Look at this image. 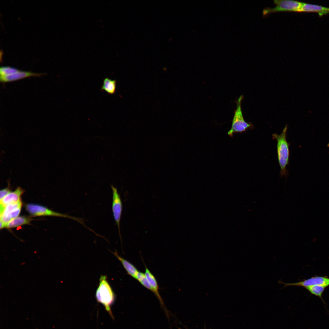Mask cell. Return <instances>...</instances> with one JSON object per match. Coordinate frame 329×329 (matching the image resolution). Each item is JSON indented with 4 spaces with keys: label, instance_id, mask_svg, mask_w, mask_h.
Instances as JSON below:
<instances>
[{
    "label": "cell",
    "instance_id": "1",
    "mask_svg": "<svg viewBox=\"0 0 329 329\" xmlns=\"http://www.w3.org/2000/svg\"><path fill=\"white\" fill-rule=\"evenodd\" d=\"M95 297L97 302L104 306L105 310L114 320L111 308L115 302V295L105 275H101L100 278Z\"/></svg>",
    "mask_w": 329,
    "mask_h": 329
},
{
    "label": "cell",
    "instance_id": "2",
    "mask_svg": "<svg viewBox=\"0 0 329 329\" xmlns=\"http://www.w3.org/2000/svg\"><path fill=\"white\" fill-rule=\"evenodd\" d=\"M288 126L286 125L282 133L280 135L272 134L273 138L277 141V152L278 161L280 167L281 175L286 176L287 174L286 167L288 164L289 156V144L286 140Z\"/></svg>",
    "mask_w": 329,
    "mask_h": 329
},
{
    "label": "cell",
    "instance_id": "3",
    "mask_svg": "<svg viewBox=\"0 0 329 329\" xmlns=\"http://www.w3.org/2000/svg\"><path fill=\"white\" fill-rule=\"evenodd\" d=\"M243 97L242 95H241L236 102V108L235 111L232 127L228 132V135L231 137H233L235 133H241L248 129L253 127V124L246 122L243 117L241 109V102Z\"/></svg>",
    "mask_w": 329,
    "mask_h": 329
},
{
    "label": "cell",
    "instance_id": "4",
    "mask_svg": "<svg viewBox=\"0 0 329 329\" xmlns=\"http://www.w3.org/2000/svg\"><path fill=\"white\" fill-rule=\"evenodd\" d=\"M26 208L29 213L34 216H50L69 218L77 221L89 230L90 229L86 225L84 221L82 218L56 212L45 207L37 204L29 203L26 205Z\"/></svg>",
    "mask_w": 329,
    "mask_h": 329
},
{
    "label": "cell",
    "instance_id": "5",
    "mask_svg": "<svg viewBox=\"0 0 329 329\" xmlns=\"http://www.w3.org/2000/svg\"><path fill=\"white\" fill-rule=\"evenodd\" d=\"M274 1L276 6L274 8H268L264 9L263 12L264 16L279 12H299L303 3L297 1L290 0H274Z\"/></svg>",
    "mask_w": 329,
    "mask_h": 329
},
{
    "label": "cell",
    "instance_id": "6",
    "mask_svg": "<svg viewBox=\"0 0 329 329\" xmlns=\"http://www.w3.org/2000/svg\"><path fill=\"white\" fill-rule=\"evenodd\" d=\"M278 282L284 285L282 288L291 286H301L305 288L315 285H321L326 288L329 286V278L327 276H316L295 283H285L281 281H278Z\"/></svg>",
    "mask_w": 329,
    "mask_h": 329
},
{
    "label": "cell",
    "instance_id": "7",
    "mask_svg": "<svg viewBox=\"0 0 329 329\" xmlns=\"http://www.w3.org/2000/svg\"><path fill=\"white\" fill-rule=\"evenodd\" d=\"M111 187L112 193V210L113 216L116 225L117 226L119 234L121 239L120 230V222L122 211V203L120 196L116 188L113 185Z\"/></svg>",
    "mask_w": 329,
    "mask_h": 329
},
{
    "label": "cell",
    "instance_id": "8",
    "mask_svg": "<svg viewBox=\"0 0 329 329\" xmlns=\"http://www.w3.org/2000/svg\"><path fill=\"white\" fill-rule=\"evenodd\" d=\"M145 274L146 278L150 286L151 291L156 296L167 317H169L168 311L165 307L163 299L160 295L159 291V286L157 280L154 275L151 272L147 267L145 265Z\"/></svg>",
    "mask_w": 329,
    "mask_h": 329
},
{
    "label": "cell",
    "instance_id": "9",
    "mask_svg": "<svg viewBox=\"0 0 329 329\" xmlns=\"http://www.w3.org/2000/svg\"><path fill=\"white\" fill-rule=\"evenodd\" d=\"M45 74L43 73H36L30 71L19 70L17 72L10 75L0 76L1 82L4 83L15 81L26 78L31 76H41Z\"/></svg>",
    "mask_w": 329,
    "mask_h": 329
},
{
    "label": "cell",
    "instance_id": "10",
    "mask_svg": "<svg viewBox=\"0 0 329 329\" xmlns=\"http://www.w3.org/2000/svg\"><path fill=\"white\" fill-rule=\"evenodd\" d=\"M24 192V190L20 187H18L14 191L10 192L0 200V212L3 211L5 207L7 205L21 200L20 197Z\"/></svg>",
    "mask_w": 329,
    "mask_h": 329
},
{
    "label": "cell",
    "instance_id": "11",
    "mask_svg": "<svg viewBox=\"0 0 329 329\" xmlns=\"http://www.w3.org/2000/svg\"><path fill=\"white\" fill-rule=\"evenodd\" d=\"M299 12H315L322 16L329 13V8L310 4L303 3Z\"/></svg>",
    "mask_w": 329,
    "mask_h": 329
},
{
    "label": "cell",
    "instance_id": "12",
    "mask_svg": "<svg viewBox=\"0 0 329 329\" xmlns=\"http://www.w3.org/2000/svg\"><path fill=\"white\" fill-rule=\"evenodd\" d=\"M122 264L127 274L136 279L139 271L132 264L119 255L117 251L112 252Z\"/></svg>",
    "mask_w": 329,
    "mask_h": 329
},
{
    "label": "cell",
    "instance_id": "13",
    "mask_svg": "<svg viewBox=\"0 0 329 329\" xmlns=\"http://www.w3.org/2000/svg\"><path fill=\"white\" fill-rule=\"evenodd\" d=\"M32 219V218L29 216L17 217L8 222L5 228H12L24 225L29 224H30Z\"/></svg>",
    "mask_w": 329,
    "mask_h": 329
},
{
    "label": "cell",
    "instance_id": "14",
    "mask_svg": "<svg viewBox=\"0 0 329 329\" xmlns=\"http://www.w3.org/2000/svg\"><path fill=\"white\" fill-rule=\"evenodd\" d=\"M116 80H112L108 77L105 78L103 80V84L101 90L105 91L110 95L114 94L116 91Z\"/></svg>",
    "mask_w": 329,
    "mask_h": 329
},
{
    "label": "cell",
    "instance_id": "15",
    "mask_svg": "<svg viewBox=\"0 0 329 329\" xmlns=\"http://www.w3.org/2000/svg\"><path fill=\"white\" fill-rule=\"evenodd\" d=\"M325 287L319 285H315L311 286L305 288L311 294L318 297L322 301L325 307L328 310L326 306V303L323 299L322 295L325 290Z\"/></svg>",
    "mask_w": 329,
    "mask_h": 329
},
{
    "label": "cell",
    "instance_id": "16",
    "mask_svg": "<svg viewBox=\"0 0 329 329\" xmlns=\"http://www.w3.org/2000/svg\"><path fill=\"white\" fill-rule=\"evenodd\" d=\"M22 203L21 200L16 202L8 204L5 207L3 212L0 215L8 214L15 209L20 207H22Z\"/></svg>",
    "mask_w": 329,
    "mask_h": 329
},
{
    "label": "cell",
    "instance_id": "17",
    "mask_svg": "<svg viewBox=\"0 0 329 329\" xmlns=\"http://www.w3.org/2000/svg\"><path fill=\"white\" fill-rule=\"evenodd\" d=\"M136 279L146 288L151 291L150 286L146 278L145 273L139 271Z\"/></svg>",
    "mask_w": 329,
    "mask_h": 329
},
{
    "label": "cell",
    "instance_id": "18",
    "mask_svg": "<svg viewBox=\"0 0 329 329\" xmlns=\"http://www.w3.org/2000/svg\"><path fill=\"white\" fill-rule=\"evenodd\" d=\"M17 69L10 66H2L0 68V76H5L11 75L17 72Z\"/></svg>",
    "mask_w": 329,
    "mask_h": 329
},
{
    "label": "cell",
    "instance_id": "19",
    "mask_svg": "<svg viewBox=\"0 0 329 329\" xmlns=\"http://www.w3.org/2000/svg\"><path fill=\"white\" fill-rule=\"evenodd\" d=\"M10 192V190L9 188H5L1 190L0 192V200H2Z\"/></svg>",
    "mask_w": 329,
    "mask_h": 329
},
{
    "label": "cell",
    "instance_id": "20",
    "mask_svg": "<svg viewBox=\"0 0 329 329\" xmlns=\"http://www.w3.org/2000/svg\"><path fill=\"white\" fill-rule=\"evenodd\" d=\"M327 146L329 147V143L328 144Z\"/></svg>",
    "mask_w": 329,
    "mask_h": 329
},
{
    "label": "cell",
    "instance_id": "21",
    "mask_svg": "<svg viewBox=\"0 0 329 329\" xmlns=\"http://www.w3.org/2000/svg\"></svg>",
    "mask_w": 329,
    "mask_h": 329
}]
</instances>
